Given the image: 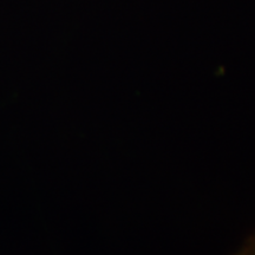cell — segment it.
Here are the masks:
<instances>
[{"mask_svg": "<svg viewBox=\"0 0 255 255\" xmlns=\"http://www.w3.org/2000/svg\"><path fill=\"white\" fill-rule=\"evenodd\" d=\"M237 255H255V238L251 239Z\"/></svg>", "mask_w": 255, "mask_h": 255, "instance_id": "obj_1", "label": "cell"}]
</instances>
